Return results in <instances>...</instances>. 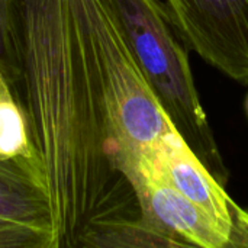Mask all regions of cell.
Segmentation results:
<instances>
[{
	"label": "cell",
	"instance_id": "1",
	"mask_svg": "<svg viewBox=\"0 0 248 248\" xmlns=\"http://www.w3.org/2000/svg\"><path fill=\"white\" fill-rule=\"evenodd\" d=\"M20 96L49 199L54 248H77L96 222L140 217L135 193L116 167L74 0H25Z\"/></svg>",
	"mask_w": 248,
	"mask_h": 248
},
{
	"label": "cell",
	"instance_id": "2",
	"mask_svg": "<svg viewBox=\"0 0 248 248\" xmlns=\"http://www.w3.org/2000/svg\"><path fill=\"white\" fill-rule=\"evenodd\" d=\"M147 83L179 135L225 186L228 171L203 110L187 54L160 0H106Z\"/></svg>",
	"mask_w": 248,
	"mask_h": 248
},
{
	"label": "cell",
	"instance_id": "3",
	"mask_svg": "<svg viewBox=\"0 0 248 248\" xmlns=\"http://www.w3.org/2000/svg\"><path fill=\"white\" fill-rule=\"evenodd\" d=\"M100 83L116 167L147 153L173 126L147 83L106 0H74ZM122 173V171H121Z\"/></svg>",
	"mask_w": 248,
	"mask_h": 248
},
{
	"label": "cell",
	"instance_id": "4",
	"mask_svg": "<svg viewBox=\"0 0 248 248\" xmlns=\"http://www.w3.org/2000/svg\"><path fill=\"white\" fill-rule=\"evenodd\" d=\"M185 41L208 64L248 84V0H164Z\"/></svg>",
	"mask_w": 248,
	"mask_h": 248
},
{
	"label": "cell",
	"instance_id": "5",
	"mask_svg": "<svg viewBox=\"0 0 248 248\" xmlns=\"http://www.w3.org/2000/svg\"><path fill=\"white\" fill-rule=\"evenodd\" d=\"M140 217L183 247L227 248L230 234L201 206L174 189L154 164L151 148L122 167Z\"/></svg>",
	"mask_w": 248,
	"mask_h": 248
},
{
	"label": "cell",
	"instance_id": "6",
	"mask_svg": "<svg viewBox=\"0 0 248 248\" xmlns=\"http://www.w3.org/2000/svg\"><path fill=\"white\" fill-rule=\"evenodd\" d=\"M151 155L161 176L174 189L206 211L228 234L231 232L232 199L174 126L151 147Z\"/></svg>",
	"mask_w": 248,
	"mask_h": 248
},
{
	"label": "cell",
	"instance_id": "7",
	"mask_svg": "<svg viewBox=\"0 0 248 248\" xmlns=\"http://www.w3.org/2000/svg\"><path fill=\"white\" fill-rule=\"evenodd\" d=\"M0 217L52 232L49 199L42 180L35 173L0 161Z\"/></svg>",
	"mask_w": 248,
	"mask_h": 248
},
{
	"label": "cell",
	"instance_id": "8",
	"mask_svg": "<svg viewBox=\"0 0 248 248\" xmlns=\"http://www.w3.org/2000/svg\"><path fill=\"white\" fill-rule=\"evenodd\" d=\"M0 161L22 166L44 183L39 155L20 96L0 70ZM45 186V185H44ZM46 190V189H45Z\"/></svg>",
	"mask_w": 248,
	"mask_h": 248
},
{
	"label": "cell",
	"instance_id": "9",
	"mask_svg": "<svg viewBox=\"0 0 248 248\" xmlns=\"http://www.w3.org/2000/svg\"><path fill=\"white\" fill-rule=\"evenodd\" d=\"M80 248H174L177 240L153 227L141 217L113 218L93 224L81 235Z\"/></svg>",
	"mask_w": 248,
	"mask_h": 248
},
{
	"label": "cell",
	"instance_id": "10",
	"mask_svg": "<svg viewBox=\"0 0 248 248\" xmlns=\"http://www.w3.org/2000/svg\"><path fill=\"white\" fill-rule=\"evenodd\" d=\"M25 0H0V70L20 96Z\"/></svg>",
	"mask_w": 248,
	"mask_h": 248
},
{
	"label": "cell",
	"instance_id": "11",
	"mask_svg": "<svg viewBox=\"0 0 248 248\" xmlns=\"http://www.w3.org/2000/svg\"><path fill=\"white\" fill-rule=\"evenodd\" d=\"M0 248H54L51 231L0 217Z\"/></svg>",
	"mask_w": 248,
	"mask_h": 248
},
{
	"label": "cell",
	"instance_id": "12",
	"mask_svg": "<svg viewBox=\"0 0 248 248\" xmlns=\"http://www.w3.org/2000/svg\"><path fill=\"white\" fill-rule=\"evenodd\" d=\"M232 225L227 248L248 247V209L238 206L234 201L231 203Z\"/></svg>",
	"mask_w": 248,
	"mask_h": 248
}]
</instances>
